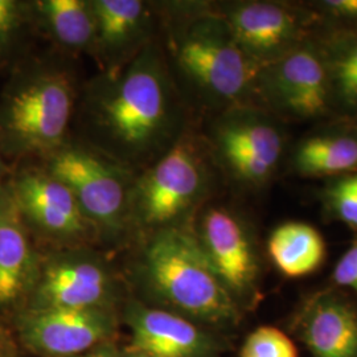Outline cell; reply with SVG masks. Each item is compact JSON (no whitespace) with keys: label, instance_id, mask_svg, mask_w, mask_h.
Segmentation results:
<instances>
[{"label":"cell","instance_id":"cell-12","mask_svg":"<svg viewBox=\"0 0 357 357\" xmlns=\"http://www.w3.org/2000/svg\"><path fill=\"white\" fill-rule=\"evenodd\" d=\"M206 259L218 280L237 302L255 291L258 265L249 234L228 209L212 206L200 218L197 233Z\"/></svg>","mask_w":357,"mask_h":357},{"label":"cell","instance_id":"cell-30","mask_svg":"<svg viewBox=\"0 0 357 357\" xmlns=\"http://www.w3.org/2000/svg\"><path fill=\"white\" fill-rule=\"evenodd\" d=\"M126 357H153L150 356V355H147V354H143V352H137V351H128V355Z\"/></svg>","mask_w":357,"mask_h":357},{"label":"cell","instance_id":"cell-2","mask_svg":"<svg viewBox=\"0 0 357 357\" xmlns=\"http://www.w3.org/2000/svg\"><path fill=\"white\" fill-rule=\"evenodd\" d=\"M78 103L76 77L51 57H24L0 94V153L41 162L69 141Z\"/></svg>","mask_w":357,"mask_h":357},{"label":"cell","instance_id":"cell-7","mask_svg":"<svg viewBox=\"0 0 357 357\" xmlns=\"http://www.w3.org/2000/svg\"><path fill=\"white\" fill-rule=\"evenodd\" d=\"M118 282L112 268L84 248H65L41 258L26 308L112 310Z\"/></svg>","mask_w":357,"mask_h":357},{"label":"cell","instance_id":"cell-3","mask_svg":"<svg viewBox=\"0 0 357 357\" xmlns=\"http://www.w3.org/2000/svg\"><path fill=\"white\" fill-rule=\"evenodd\" d=\"M172 75L181 77L203 97L230 107L243 106L266 65L238 47L221 15L185 13L178 4L158 6Z\"/></svg>","mask_w":357,"mask_h":357},{"label":"cell","instance_id":"cell-6","mask_svg":"<svg viewBox=\"0 0 357 357\" xmlns=\"http://www.w3.org/2000/svg\"><path fill=\"white\" fill-rule=\"evenodd\" d=\"M41 166L73 193L96 236L116 241L131 230L128 197L134 171L81 139H69Z\"/></svg>","mask_w":357,"mask_h":357},{"label":"cell","instance_id":"cell-27","mask_svg":"<svg viewBox=\"0 0 357 357\" xmlns=\"http://www.w3.org/2000/svg\"><path fill=\"white\" fill-rule=\"evenodd\" d=\"M77 357H122V355L113 342H106L103 344L90 349L86 354H82Z\"/></svg>","mask_w":357,"mask_h":357},{"label":"cell","instance_id":"cell-1","mask_svg":"<svg viewBox=\"0 0 357 357\" xmlns=\"http://www.w3.org/2000/svg\"><path fill=\"white\" fill-rule=\"evenodd\" d=\"M78 101L81 141L135 174L183 135L178 85L156 40L122 68L94 77Z\"/></svg>","mask_w":357,"mask_h":357},{"label":"cell","instance_id":"cell-22","mask_svg":"<svg viewBox=\"0 0 357 357\" xmlns=\"http://www.w3.org/2000/svg\"><path fill=\"white\" fill-rule=\"evenodd\" d=\"M330 85L347 107H357V40L333 56L328 66Z\"/></svg>","mask_w":357,"mask_h":357},{"label":"cell","instance_id":"cell-21","mask_svg":"<svg viewBox=\"0 0 357 357\" xmlns=\"http://www.w3.org/2000/svg\"><path fill=\"white\" fill-rule=\"evenodd\" d=\"M32 29L31 1L0 0V69H13L26 57V38Z\"/></svg>","mask_w":357,"mask_h":357},{"label":"cell","instance_id":"cell-4","mask_svg":"<svg viewBox=\"0 0 357 357\" xmlns=\"http://www.w3.org/2000/svg\"><path fill=\"white\" fill-rule=\"evenodd\" d=\"M137 271L144 290L166 310L209 324L238 318L237 302L187 227L146 236Z\"/></svg>","mask_w":357,"mask_h":357},{"label":"cell","instance_id":"cell-11","mask_svg":"<svg viewBox=\"0 0 357 357\" xmlns=\"http://www.w3.org/2000/svg\"><path fill=\"white\" fill-rule=\"evenodd\" d=\"M94 15L91 56L101 72H114L155 41L158 6L142 0H90Z\"/></svg>","mask_w":357,"mask_h":357},{"label":"cell","instance_id":"cell-17","mask_svg":"<svg viewBox=\"0 0 357 357\" xmlns=\"http://www.w3.org/2000/svg\"><path fill=\"white\" fill-rule=\"evenodd\" d=\"M302 335L315 357H357V315L343 301L323 296L307 310Z\"/></svg>","mask_w":357,"mask_h":357},{"label":"cell","instance_id":"cell-23","mask_svg":"<svg viewBox=\"0 0 357 357\" xmlns=\"http://www.w3.org/2000/svg\"><path fill=\"white\" fill-rule=\"evenodd\" d=\"M241 357H298V351L278 328L259 327L245 340Z\"/></svg>","mask_w":357,"mask_h":357},{"label":"cell","instance_id":"cell-18","mask_svg":"<svg viewBox=\"0 0 357 357\" xmlns=\"http://www.w3.org/2000/svg\"><path fill=\"white\" fill-rule=\"evenodd\" d=\"M35 29L61 51L91 54L94 47V15L90 0L31 1Z\"/></svg>","mask_w":357,"mask_h":357},{"label":"cell","instance_id":"cell-28","mask_svg":"<svg viewBox=\"0 0 357 357\" xmlns=\"http://www.w3.org/2000/svg\"><path fill=\"white\" fill-rule=\"evenodd\" d=\"M13 347L8 335L0 327V357H13Z\"/></svg>","mask_w":357,"mask_h":357},{"label":"cell","instance_id":"cell-25","mask_svg":"<svg viewBox=\"0 0 357 357\" xmlns=\"http://www.w3.org/2000/svg\"><path fill=\"white\" fill-rule=\"evenodd\" d=\"M333 281L357 293V241L351 245L335 266Z\"/></svg>","mask_w":357,"mask_h":357},{"label":"cell","instance_id":"cell-10","mask_svg":"<svg viewBox=\"0 0 357 357\" xmlns=\"http://www.w3.org/2000/svg\"><path fill=\"white\" fill-rule=\"evenodd\" d=\"M213 143L227 171L248 185L266 181L281 158L280 131L243 105L218 119Z\"/></svg>","mask_w":357,"mask_h":357},{"label":"cell","instance_id":"cell-15","mask_svg":"<svg viewBox=\"0 0 357 357\" xmlns=\"http://www.w3.org/2000/svg\"><path fill=\"white\" fill-rule=\"evenodd\" d=\"M259 79H266L274 100L293 114L311 118L327 109L331 86L328 69L315 52H290L274 66L266 65Z\"/></svg>","mask_w":357,"mask_h":357},{"label":"cell","instance_id":"cell-26","mask_svg":"<svg viewBox=\"0 0 357 357\" xmlns=\"http://www.w3.org/2000/svg\"><path fill=\"white\" fill-rule=\"evenodd\" d=\"M323 6L335 16L357 22V0H327Z\"/></svg>","mask_w":357,"mask_h":357},{"label":"cell","instance_id":"cell-8","mask_svg":"<svg viewBox=\"0 0 357 357\" xmlns=\"http://www.w3.org/2000/svg\"><path fill=\"white\" fill-rule=\"evenodd\" d=\"M8 184L31 233L66 248L79 246L96 231L73 193L43 166H20Z\"/></svg>","mask_w":357,"mask_h":357},{"label":"cell","instance_id":"cell-5","mask_svg":"<svg viewBox=\"0 0 357 357\" xmlns=\"http://www.w3.org/2000/svg\"><path fill=\"white\" fill-rule=\"evenodd\" d=\"M206 168L200 149L183 134L150 166L135 174L130 197V229L146 236L185 227L206 191Z\"/></svg>","mask_w":357,"mask_h":357},{"label":"cell","instance_id":"cell-20","mask_svg":"<svg viewBox=\"0 0 357 357\" xmlns=\"http://www.w3.org/2000/svg\"><path fill=\"white\" fill-rule=\"evenodd\" d=\"M295 166L312 176L354 171L357 168V139L339 135L307 139L295 153Z\"/></svg>","mask_w":357,"mask_h":357},{"label":"cell","instance_id":"cell-14","mask_svg":"<svg viewBox=\"0 0 357 357\" xmlns=\"http://www.w3.org/2000/svg\"><path fill=\"white\" fill-rule=\"evenodd\" d=\"M40 264L31 230L7 181L0 188V308L15 307L29 298Z\"/></svg>","mask_w":357,"mask_h":357},{"label":"cell","instance_id":"cell-29","mask_svg":"<svg viewBox=\"0 0 357 357\" xmlns=\"http://www.w3.org/2000/svg\"><path fill=\"white\" fill-rule=\"evenodd\" d=\"M11 169L6 165V159L0 153V188L8 181V178L11 176Z\"/></svg>","mask_w":357,"mask_h":357},{"label":"cell","instance_id":"cell-13","mask_svg":"<svg viewBox=\"0 0 357 357\" xmlns=\"http://www.w3.org/2000/svg\"><path fill=\"white\" fill-rule=\"evenodd\" d=\"M125 320L131 343L130 351L153 357H217L216 340L193 320L162 307L130 302Z\"/></svg>","mask_w":357,"mask_h":357},{"label":"cell","instance_id":"cell-24","mask_svg":"<svg viewBox=\"0 0 357 357\" xmlns=\"http://www.w3.org/2000/svg\"><path fill=\"white\" fill-rule=\"evenodd\" d=\"M327 199L336 216L357 229V175L336 181L327 192Z\"/></svg>","mask_w":357,"mask_h":357},{"label":"cell","instance_id":"cell-9","mask_svg":"<svg viewBox=\"0 0 357 357\" xmlns=\"http://www.w3.org/2000/svg\"><path fill=\"white\" fill-rule=\"evenodd\" d=\"M116 330L113 310L26 308L17 318L23 344L43 357H77L112 342Z\"/></svg>","mask_w":357,"mask_h":357},{"label":"cell","instance_id":"cell-16","mask_svg":"<svg viewBox=\"0 0 357 357\" xmlns=\"http://www.w3.org/2000/svg\"><path fill=\"white\" fill-rule=\"evenodd\" d=\"M230 35L249 57L268 65L298 35L293 13L274 3H238L221 13Z\"/></svg>","mask_w":357,"mask_h":357},{"label":"cell","instance_id":"cell-19","mask_svg":"<svg viewBox=\"0 0 357 357\" xmlns=\"http://www.w3.org/2000/svg\"><path fill=\"white\" fill-rule=\"evenodd\" d=\"M268 255L274 265L290 278L314 273L326 255V243L319 231L303 222H286L271 233Z\"/></svg>","mask_w":357,"mask_h":357}]
</instances>
